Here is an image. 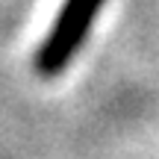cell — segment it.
<instances>
[{
    "instance_id": "obj_1",
    "label": "cell",
    "mask_w": 159,
    "mask_h": 159,
    "mask_svg": "<svg viewBox=\"0 0 159 159\" xmlns=\"http://www.w3.org/2000/svg\"><path fill=\"white\" fill-rule=\"evenodd\" d=\"M106 6V0H65L53 27L47 30L41 47L35 50V74L39 77H59L71 65V59L85 44L97 12Z\"/></svg>"
}]
</instances>
